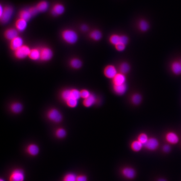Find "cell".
Masks as SVG:
<instances>
[{"instance_id": "cell-1", "label": "cell", "mask_w": 181, "mask_h": 181, "mask_svg": "<svg viewBox=\"0 0 181 181\" xmlns=\"http://www.w3.org/2000/svg\"><path fill=\"white\" fill-rule=\"evenodd\" d=\"M61 36L63 40L69 44H74L78 40V34L71 29L63 30L62 32Z\"/></svg>"}, {"instance_id": "cell-2", "label": "cell", "mask_w": 181, "mask_h": 181, "mask_svg": "<svg viewBox=\"0 0 181 181\" xmlns=\"http://www.w3.org/2000/svg\"><path fill=\"white\" fill-rule=\"evenodd\" d=\"M129 38L125 34H114L109 36V41L110 43L114 46L119 43H122L127 45L129 42Z\"/></svg>"}, {"instance_id": "cell-3", "label": "cell", "mask_w": 181, "mask_h": 181, "mask_svg": "<svg viewBox=\"0 0 181 181\" xmlns=\"http://www.w3.org/2000/svg\"><path fill=\"white\" fill-rule=\"evenodd\" d=\"M13 12V7L7 6L4 7L1 6V14L0 19L2 24H6L11 19Z\"/></svg>"}, {"instance_id": "cell-4", "label": "cell", "mask_w": 181, "mask_h": 181, "mask_svg": "<svg viewBox=\"0 0 181 181\" xmlns=\"http://www.w3.org/2000/svg\"><path fill=\"white\" fill-rule=\"evenodd\" d=\"M47 117L48 119L55 123H59L63 120L61 112L57 109L52 108L47 112Z\"/></svg>"}, {"instance_id": "cell-5", "label": "cell", "mask_w": 181, "mask_h": 181, "mask_svg": "<svg viewBox=\"0 0 181 181\" xmlns=\"http://www.w3.org/2000/svg\"><path fill=\"white\" fill-rule=\"evenodd\" d=\"M31 49L27 45H24L14 52V57L18 60H23L29 56Z\"/></svg>"}, {"instance_id": "cell-6", "label": "cell", "mask_w": 181, "mask_h": 181, "mask_svg": "<svg viewBox=\"0 0 181 181\" xmlns=\"http://www.w3.org/2000/svg\"><path fill=\"white\" fill-rule=\"evenodd\" d=\"M40 60L43 62H48L51 60L53 56V51L48 47H43L40 49Z\"/></svg>"}, {"instance_id": "cell-7", "label": "cell", "mask_w": 181, "mask_h": 181, "mask_svg": "<svg viewBox=\"0 0 181 181\" xmlns=\"http://www.w3.org/2000/svg\"><path fill=\"white\" fill-rule=\"evenodd\" d=\"M119 71L118 69L113 65H108L104 69V74L106 78L112 79L118 74Z\"/></svg>"}, {"instance_id": "cell-8", "label": "cell", "mask_w": 181, "mask_h": 181, "mask_svg": "<svg viewBox=\"0 0 181 181\" xmlns=\"http://www.w3.org/2000/svg\"><path fill=\"white\" fill-rule=\"evenodd\" d=\"M24 171L21 169H16L11 173L9 181H24L25 180Z\"/></svg>"}, {"instance_id": "cell-9", "label": "cell", "mask_w": 181, "mask_h": 181, "mask_svg": "<svg viewBox=\"0 0 181 181\" xmlns=\"http://www.w3.org/2000/svg\"><path fill=\"white\" fill-rule=\"evenodd\" d=\"M159 145V141L155 138H149L147 142L144 144V147L146 149L151 151H153L157 149Z\"/></svg>"}, {"instance_id": "cell-10", "label": "cell", "mask_w": 181, "mask_h": 181, "mask_svg": "<svg viewBox=\"0 0 181 181\" xmlns=\"http://www.w3.org/2000/svg\"><path fill=\"white\" fill-rule=\"evenodd\" d=\"M165 140L168 144L175 145L179 143L180 138L176 133L170 131L166 133L165 135Z\"/></svg>"}, {"instance_id": "cell-11", "label": "cell", "mask_w": 181, "mask_h": 181, "mask_svg": "<svg viewBox=\"0 0 181 181\" xmlns=\"http://www.w3.org/2000/svg\"><path fill=\"white\" fill-rule=\"evenodd\" d=\"M121 173L124 177L129 180L134 178L136 175V171L130 167H125L122 168Z\"/></svg>"}, {"instance_id": "cell-12", "label": "cell", "mask_w": 181, "mask_h": 181, "mask_svg": "<svg viewBox=\"0 0 181 181\" xmlns=\"http://www.w3.org/2000/svg\"><path fill=\"white\" fill-rule=\"evenodd\" d=\"M24 42L23 39L21 37L18 36L12 40L10 41V49L14 52L16 50L23 45Z\"/></svg>"}, {"instance_id": "cell-13", "label": "cell", "mask_w": 181, "mask_h": 181, "mask_svg": "<svg viewBox=\"0 0 181 181\" xmlns=\"http://www.w3.org/2000/svg\"><path fill=\"white\" fill-rule=\"evenodd\" d=\"M127 78L125 74L118 72V74L112 79V85H120L126 83Z\"/></svg>"}, {"instance_id": "cell-14", "label": "cell", "mask_w": 181, "mask_h": 181, "mask_svg": "<svg viewBox=\"0 0 181 181\" xmlns=\"http://www.w3.org/2000/svg\"><path fill=\"white\" fill-rule=\"evenodd\" d=\"M112 89L115 94L121 96L124 95L127 91V84L126 83L120 85H113Z\"/></svg>"}, {"instance_id": "cell-15", "label": "cell", "mask_w": 181, "mask_h": 181, "mask_svg": "<svg viewBox=\"0 0 181 181\" xmlns=\"http://www.w3.org/2000/svg\"><path fill=\"white\" fill-rule=\"evenodd\" d=\"M18 32L16 29L9 28L6 30L4 32L5 37L8 40H12L18 36Z\"/></svg>"}, {"instance_id": "cell-16", "label": "cell", "mask_w": 181, "mask_h": 181, "mask_svg": "<svg viewBox=\"0 0 181 181\" xmlns=\"http://www.w3.org/2000/svg\"><path fill=\"white\" fill-rule=\"evenodd\" d=\"M138 28L142 32H147L150 28V25L147 21L145 19H141L138 22Z\"/></svg>"}, {"instance_id": "cell-17", "label": "cell", "mask_w": 181, "mask_h": 181, "mask_svg": "<svg viewBox=\"0 0 181 181\" xmlns=\"http://www.w3.org/2000/svg\"><path fill=\"white\" fill-rule=\"evenodd\" d=\"M97 101V97L94 94H92L86 99H83V104L86 107H90L93 106Z\"/></svg>"}, {"instance_id": "cell-18", "label": "cell", "mask_w": 181, "mask_h": 181, "mask_svg": "<svg viewBox=\"0 0 181 181\" xmlns=\"http://www.w3.org/2000/svg\"><path fill=\"white\" fill-rule=\"evenodd\" d=\"M65 7L60 4H57L54 5L51 11V13L54 16H57L63 14L64 12Z\"/></svg>"}, {"instance_id": "cell-19", "label": "cell", "mask_w": 181, "mask_h": 181, "mask_svg": "<svg viewBox=\"0 0 181 181\" xmlns=\"http://www.w3.org/2000/svg\"><path fill=\"white\" fill-rule=\"evenodd\" d=\"M28 27V22L22 19H19L15 23V27L16 30L19 32H23Z\"/></svg>"}, {"instance_id": "cell-20", "label": "cell", "mask_w": 181, "mask_h": 181, "mask_svg": "<svg viewBox=\"0 0 181 181\" xmlns=\"http://www.w3.org/2000/svg\"><path fill=\"white\" fill-rule=\"evenodd\" d=\"M28 57L31 60H33V61H38V60H40V49L37 48L31 49Z\"/></svg>"}, {"instance_id": "cell-21", "label": "cell", "mask_w": 181, "mask_h": 181, "mask_svg": "<svg viewBox=\"0 0 181 181\" xmlns=\"http://www.w3.org/2000/svg\"><path fill=\"white\" fill-rule=\"evenodd\" d=\"M10 109L13 113L19 114L22 111L23 106L22 104L19 102H14L10 105Z\"/></svg>"}, {"instance_id": "cell-22", "label": "cell", "mask_w": 181, "mask_h": 181, "mask_svg": "<svg viewBox=\"0 0 181 181\" xmlns=\"http://www.w3.org/2000/svg\"><path fill=\"white\" fill-rule=\"evenodd\" d=\"M171 69L175 75H181V63L180 61H175L172 62L171 66Z\"/></svg>"}, {"instance_id": "cell-23", "label": "cell", "mask_w": 181, "mask_h": 181, "mask_svg": "<svg viewBox=\"0 0 181 181\" xmlns=\"http://www.w3.org/2000/svg\"><path fill=\"white\" fill-rule=\"evenodd\" d=\"M89 37L91 39L95 41H99L103 37V34L100 30H95L92 31L89 34Z\"/></svg>"}, {"instance_id": "cell-24", "label": "cell", "mask_w": 181, "mask_h": 181, "mask_svg": "<svg viewBox=\"0 0 181 181\" xmlns=\"http://www.w3.org/2000/svg\"><path fill=\"white\" fill-rule=\"evenodd\" d=\"M130 66L129 63L126 62H123L119 65L118 70L120 73L126 75L130 72Z\"/></svg>"}, {"instance_id": "cell-25", "label": "cell", "mask_w": 181, "mask_h": 181, "mask_svg": "<svg viewBox=\"0 0 181 181\" xmlns=\"http://www.w3.org/2000/svg\"><path fill=\"white\" fill-rule=\"evenodd\" d=\"M39 151V148L35 144H30L27 147V152L29 154L32 156L37 155Z\"/></svg>"}, {"instance_id": "cell-26", "label": "cell", "mask_w": 181, "mask_h": 181, "mask_svg": "<svg viewBox=\"0 0 181 181\" xmlns=\"http://www.w3.org/2000/svg\"><path fill=\"white\" fill-rule=\"evenodd\" d=\"M82 62L80 59L77 58H72L70 60V66L75 69H78L82 66Z\"/></svg>"}, {"instance_id": "cell-27", "label": "cell", "mask_w": 181, "mask_h": 181, "mask_svg": "<svg viewBox=\"0 0 181 181\" xmlns=\"http://www.w3.org/2000/svg\"><path fill=\"white\" fill-rule=\"evenodd\" d=\"M143 147H144V145L143 143H141L138 140L133 141L130 145L131 148L133 151L137 152L141 151Z\"/></svg>"}, {"instance_id": "cell-28", "label": "cell", "mask_w": 181, "mask_h": 181, "mask_svg": "<svg viewBox=\"0 0 181 181\" xmlns=\"http://www.w3.org/2000/svg\"><path fill=\"white\" fill-rule=\"evenodd\" d=\"M36 7L39 12H45L48 10V3L46 1H41L37 4Z\"/></svg>"}, {"instance_id": "cell-29", "label": "cell", "mask_w": 181, "mask_h": 181, "mask_svg": "<svg viewBox=\"0 0 181 181\" xmlns=\"http://www.w3.org/2000/svg\"><path fill=\"white\" fill-rule=\"evenodd\" d=\"M142 100V96L139 93H135L131 97V101L134 105H138L140 104Z\"/></svg>"}, {"instance_id": "cell-30", "label": "cell", "mask_w": 181, "mask_h": 181, "mask_svg": "<svg viewBox=\"0 0 181 181\" xmlns=\"http://www.w3.org/2000/svg\"><path fill=\"white\" fill-rule=\"evenodd\" d=\"M60 97L65 102L70 98H72L71 89H66L63 91L60 94Z\"/></svg>"}, {"instance_id": "cell-31", "label": "cell", "mask_w": 181, "mask_h": 181, "mask_svg": "<svg viewBox=\"0 0 181 181\" xmlns=\"http://www.w3.org/2000/svg\"><path fill=\"white\" fill-rule=\"evenodd\" d=\"M20 18L25 20L28 22L32 18V16L28 10H23L19 13Z\"/></svg>"}, {"instance_id": "cell-32", "label": "cell", "mask_w": 181, "mask_h": 181, "mask_svg": "<svg viewBox=\"0 0 181 181\" xmlns=\"http://www.w3.org/2000/svg\"><path fill=\"white\" fill-rule=\"evenodd\" d=\"M65 103L69 107L74 108L77 107L78 105V100L74 99V98H71L67 101H66Z\"/></svg>"}, {"instance_id": "cell-33", "label": "cell", "mask_w": 181, "mask_h": 181, "mask_svg": "<svg viewBox=\"0 0 181 181\" xmlns=\"http://www.w3.org/2000/svg\"><path fill=\"white\" fill-rule=\"evenodd\" d=\"M55 136L59 139H63L66 137V132L64 129L59 128L56 130L55 133Z\"/></svg>"}, {"instance_id": "cell-34", "label": "cell", "mask_w": 181, "mask_h": 181, "mask_svg": "<svg viewBox=\"0 0 181 181\" xmlns=\"http://www.w3.org/2000/svg\"><path fill=\"white\" fill-rule=\"evenodd\" d=\"M148 139H149V138H148V136L146 133H141L138 136L137 140H139L140 142L143 143V145H144V144H145L148 141Z\"/></svg>"}, {"instance_id": "cell-35", "label": "cell", "mask_w": 181, "mask_h": 181, "mask_svg": "<svg viewBox=\"0 0 181 181\" xmlns=\"http://www.w3.org/2000/svg\"><path fill=\"white\" fill-rule=\"evenodd\" d=\"M71 93L72 98L78 100L81 98L80 91L79 90L76 89H71Z\"/></svg>"}, {"instance_id": "cell-36", "label": "cell", "mask_w": 181, "mask_h": 181, "mask_svg": "<svg viewBox=\"0 0 181 181\" xmlns=\"http://www.w3.org/2000/svg\"><path fill=\"white\" fill-rule=\"evenodd\" d=\"M77 177L74 174H68L65 176L64 181H76Z\"/></svg>"}, {"instance_id": "cell-37", "label": "cell", "mask_w": 181, "mask_h": 181, "mask_svg": "<svg viewBox=\"0 0 181 181\" xmlns=\"http://www.w3.org/2000/svg\"><path fill=\"white\" fill-rule=\"evenodd\" d=\"M80 97L83 99H86L88 97H89L92 93L86 89H83L80 91Z\"/></svg>"}, {"instance_id": "cell-38", "label": "cell", "mask_w": 181, "mask_h": 181, "mask_svg": "<svg viewBox=\"0 0 181 181\" xmlns=\"http://www.w3.org/2000/svg\"><path fill=\"white\" fill-rule=\"evenodd\" d=\"M127 45L122 43H119L115 46V49L118 52H123L126 49Z\"/></svg>"}, {"instance_id": "cell-39", "label": "cell", "mask_w": 181, "mask_h": 181, "mask_svg": "<svg viewBox=\"0 0 181 181\" xmlns=\"http://www.w3.org/2000/svg\"><path fill=\"white\" fill-rule=\"evenodd\" d=\"M28 10L30 11V13L32 14V16L36 15V14H37L39 12L38 10H37L36 7H31V8L28 9Z\"/></svg>"}, {"instance_id": "cell-40", "label": "cell", "mask_w": 181, "mask_h": 181, "mask_svg": "<svg viewBox=\"0 0 181 181\" xmlns=\"http://www.w3.org/2000/svg\"><path fill=\"white\" fill-rule=\"evenodd\" d=\"M162 149H163V151L164 152L168 153L170 151L171 147L170 145L169 144H166V145H164L163 146Z\"/></svg>"}, {"instance_id": "cell-41", "label": "cell", "mask_w": 181, "mask_h": 181, "mask_svg": "<svg viewBox=\"0 0 181 181\" xmlns=\"http://www.w3.org/2000/svg\"><path fill=\"white\" fill-rule=\"evenodd\" d=\"M76 181H87V178L86 176L80 175L77 176Z\"/></svg>"}, {"instance_id": "cell-42", "label": "cell", "mask_w": 181, "mask_h": 181, "mask_svg": "<svg viewBox=\"0 0 181 181\" xmlns=\"http://www.w3.org/2000/svg\"><path fill=\"white\" fill-rule=\"evenodd\" d=\"M80 28H81V30H82L83 32H86L89 30L88 26L87 25H85V24L82 25L81 27H80Z\"/></svg>"}, {"instance_id": "cell-43", "label": "cell", "mask_w": 181, "mask_h": 181, "mask_svg": "<svg viewBox=\"0 0 181 181\" xmlns=\"http://www.w3.org/2000/svg\"><path fill=\"white\" fill-rule=\"evenodd\" d=\"M158 181H166V180H165V179L161 178V179H159V180H158Z\"/></svg>"}, {"instance_id": "cell-44", "label": "cell", "mask_w": 181, "mask_h": 181, "mask_svg": "<svg viewBox=\"0 0 181 181\" xmlns=\"http://www.w3.org/2000/svg\"><path fill=\"white\" fill-rule=\"evenodd\" d=\"M0 181H5L4 180H3V179H1V180H0Z\"/></svg>"}, {"instance_id": "cell-45", "label": "cell", "mask_w": 181, "mask_h": 181, "mask_svg": "<svg viewBox=\"0 0 181 181\" xmlns=\"http://www.w3.org/2000/svg\"><path fill=\"white\" fill-rule=\"evenodd\" d=\"M180 62L181 63V60H180Z\"/></svg>"}]
</instances>
